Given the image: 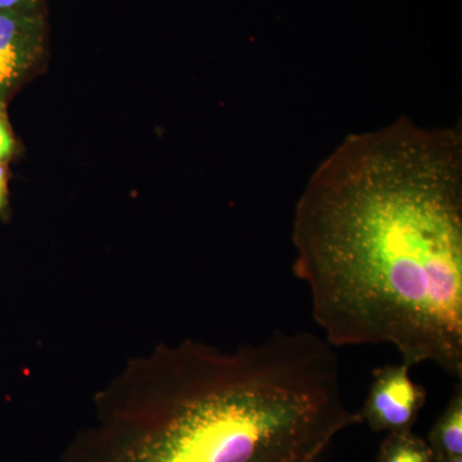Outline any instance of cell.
Masks as SVG:
<instances>
[{
    "label": "cell",
    "mask_w": 462,
    "mask_h": 462,
    "mask_svg": "<svg viewBox=\"0 0 462 462\" xmlns=\"http://www.w3.org/2000/svg\"><path fill=\"white\" fill-rule=\"evenodd\" d=\"M14 149V139L7 123L5 114H3V106H0V162L7 160Z\"/></svg>",
    "instance_id": "cell-7"
},
{
    "label": "cell",
    "mask_w": 462,
    "mask_h": 462,
    "mask_svg": "<svg viewBox=\"0 0 462 462\" xmlns=\"http://www.w3.org/2000/svg\"><path fill=\"white\" fill-rule=\"evenodd\" d=\"M27 0H0V11L21 12Z\"/></svg>",
    "instance_id": "cell-9"
},
{
    "label": "cell",
    "mask_w": 462,
    "mask_h": 462,
    "mask_svg": "<svg viewBox=\"0 0 462 462\" xmlns=\"http://www.w3.org/2000/svg\"><path fill=\"white\" fill-rule=\"evenodd\" d=\"M361 422L318 334L276 330L233 351L185 340L127 370L63 462H325Z\"/></svg>",
    "instance_id": "cell-2"
},
{
    "label": "cell",
    "mask_w": 462,
    "mask_h": 462,
    "mask_svg": "<svg viewBox=\"0 0 462 462\" xmlns=\"http://www.w3.org/2000/svg\"><path fill=\"white\" fill-rule=\"evenodd\" d=\"M427 440L411 430L392 431L380 446L378 462H433Z\"/></svg>",
    "instance_id": "cell-6"
},
{
    "label": "cell",
    "mask_w": 462,
    "mask_h": 462,
    "mask_svg": "<svg viewBox=\"0 0 462 462\" xmlns=\"http://www.w3.org/2000/svg\"><path fill=\"white\" fill-rule=\"evenodd\" d=\"M433 462H462V457H439V456H434Z\"/></svg>",
    "instance_id": "cell-10"
},
{
    "label": "cell",
    "mask_w": 462,
    "mask_h": 462,
    "mask_svg": "<svg viewBox=\"0 0 462 462\" xmlns=\"http://www.w3.org/2000/svg\"><path fill=\"white\" fill-rule=\"evenodd\" d=\"M428 445L434 456L462 457V387L458 382L445 411L431 428Z\"/></svg>",
    "instance_id": "cell-5"
},
{
    "label": "cell",
    "mask_w": 462,
    "mask_h": 462,
    "mask_svg": "<svg viewBox=\"0 0 462 462\" xmlns=\"http://www.w3.org/2000/svg\"><path fill=\"white\" fill-rule=\"evenodd\" d=\"M38 36L32 18L0 11V106L35 60Z\"/></svg>",
    "instance_id": "cell-4"
},
{
    "label": "cell",
    "mask_w": 462,
    "mask_h": 462,
    "mask_svg": "<svg viewBox=\"0 0 462 462\" xmlns=\"http://www.w3.org/2000/svg\"><path fill=\"white\" fill-rule=\"evenodd\" d=\"M409 365H385L374 370L361 421L373 431L411 430L427 402V391L411 378Z\"/></svg>",
    "instance_id": "cell-3"
},
{
    "label": "cell",
    "mask_w": 462,
    "mask_h": 462,
    "mask_svg": "<svg viewBox=\"0 0 462 462\" xmlns=\"http://www.w3.org/2000/svg\"><path fill=\"white\" fill-rule=\"evenodd\" d=\"M7 205V175L5 166L0 162V214L5 211Z\"/></svg>",
    "instance_id": "cell-8"
},
{
    "label": "cell",
    "mask_w": 462,
    "mask_h": 462,
    "mask_svg": "<svg viewBox=\"0 0 462 462\" xmlns=\"http://www.w3.org/2000/svg\"><path fill=\"white\" fill-rule=\"evenodd\" d=\"M293 273L334 348L393 346L462 380V130L401 116L316 167L294 208Z\"/></svg>",
    "instance_id": "cell-1"
}]
</instances>
